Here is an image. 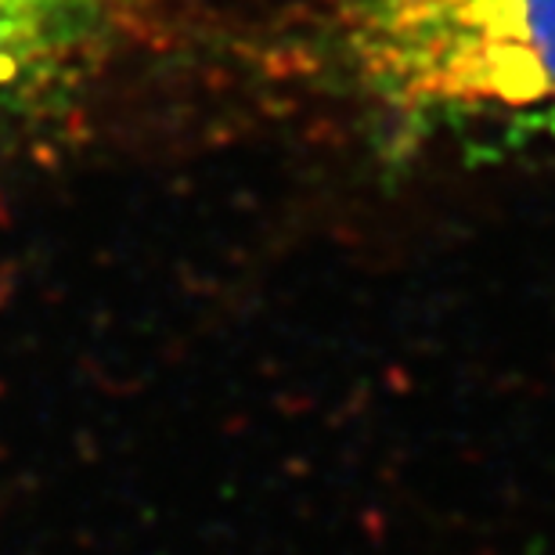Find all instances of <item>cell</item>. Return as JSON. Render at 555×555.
<instances>
[{
    "instance_id": "cell-2",
    "label": "cell",
    "mask_w": 555,
    "mask_h": 555,
    "mask_svg": "<svg viewBox=\"0 0 555 555\" xmlns=\"http://www.w3.org/2000/svg\"><path fill=\"white\" fill-rule=\"evenodd\" d=\"M116 0H0V124L62 119L102 80Z\"/></svg>"
},
{
    "instance_id": "cell-1",
    "label": "cell",
    "mask_w": 555,
    "mask_h": 555,
    "mask_svg": "<svg viewBox=\"0 0 555 555\" xmlns=\"http://www.w3.org/2000/svg\"><path fill=\"white\" fill-rule=\"evenodd\" d=\"M299 54L393 144L555 159V0H288Z\"/></svg>"
}]
</instances>
